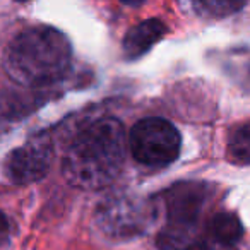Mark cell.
I'll list each match as a JSON object with an SVG mask.
<instances>
[{"instance_id": "8992f818", "label": "cell", "mask_w": 250, "mask_h": 250, "mask_svg": "<svg viewBox=\"0 0 250 250\" xmlns=\"http://www.w3.org/2000/svg\"><path fill=\"white\" fill-rule=\"evenodd\" d=\"M208 199V190L197 182H184L165 192L168 225L197 226L199 216Z\"/></svg>"}, {"instance_id": "5b68a950", "label": "cell", "mask_w": 250, "mask_h": 250, "mask_svg": "<svg viewBox=\"0 0 250 250\" xmlns=\"http://www.w3.org/2000/svg\"><path fill=\"white\" fill-rule=\"evenodd\" d=\"M53 160V146L48 137H33L14 149L5 161V175L16 185H28L46 177Z\"/></svg>"}, {"instance_id": "3957f363", "label": "cell", "mask_w": 250, "mask_h": 250, "mask_svg": "<svg viewBox=\"0 0 250 250\" xmlns=\"http://www.w3.org/2000/svg\"><path fill=\"white\" fill-rule=\"evenodd\" d=\"M180 134L171 122L151 117L139 120L130 130L129 146L134 158L147 167H168L180 153Z\"/></svg>"}, {"instance_id": "7a4b0ae2", "label": "cell", "mask_w": 250, "mask_h": 250, "mask_svg": "<svg viewBox=\"0 0 250 250\" xmlns=\"http://www.w3.org/2000/svg\"><path fill=\"white\" fill-rule=\"evenodd\" d=\"M70 43L53 28H29L5 50V70L24 86H43L62 79L70 65Z\"/></svg>"}, {"instance_id": "52a82bcc", "label": "cell", "mask_w": 250, "mask_h": 250, "mask_svg": "<svg viewBox=\"0 0 250 250\" xmlns=\"http://www.w3.org/2000/svg\"><path fill=\"white\" fill-rule=\"evenodd\" d=\"M165 24L158 19H147L141 24L134 26L124 38V53L127 59H137L143 57L147 50L156 42H160L161 36L165 35Z\"/></svg>"}, {"instance_id": "4fadbf2b", "label": "cell", "mask_w": 250, "mask_h": 250, "mask_svg": "<svg viewBox=\"0 0 250 250\" xmlns=\"http://www.w3.org/2000/svg\"><path fill=\"white\" fill-rule=\"evenodd\" d=\"M7 236H9V223L5 219V216L0 212V245L7 240Z\"/></svg>"}, {"instance_id": "9c48e42d", "label": "cell", "mask_w": 250, "mask_h": 250, "mask_svg": "<svg viewBox=\"0 0 250 250\" xmlns=\"http://www.w3.org/2000/svg\"><path fill=\"white\" fill-rule=\"evenodd\" d=\"M208 229L211 240L228 243V245H233L235 242H238L243 233L242 223L231 212H219V214L212 216L208 225Z\"/></svg>"}, {"instance_id": "ba28073f", "label": "cell", "mask_w": 250, "mask_h": 250, "mask_svg": "<svg viewBox=\"0 0 250 250\" xmlns=\"http://www.w3.org/2000/svg\"><path fill=\"white\" fill-rule=\"evenodd\" d=\"M199 242L197 226L187 225H168L158 236L161 250H190Z\"/></svg>"}, {"instance_id": "6da1fadb", "label": "cell", "mask_w": 250, "mask_h": 250, "mask_svg": "<svg viewBox=\"0 0 250 250\" xmlns=\"http://www.w3.org/2000/svg\"><path fill=\"white\" fill-rule=\"evenodd\" d=\"M124 161V127L117 118L104 117L77 132L63 153L62 173L74 187L100 190L118 177Z\"/></svg>"}, {"instance_id": "8fae6325", "label": "cell", "mask_w": 250, "mask_h": 250, "mask_svg": "<svg viewBox=\"0 0 250 250\" xmlns=\"http://www.w3.org/2000/svg\"><path fill=\"white\" fill-rule=\"evenodd\" d=\"M195 11L202 16L209 18H226L233 12L243 7V2H228V0H206V2H195Z\"/></svg>"}, {"instance_id": "277c9868", "label": "cell", "mask_w": 250, "mask_h": 250, "mask_svg": "<svg viewBox=\"0 0 250 250\" xmlns=\"http://www.w3.org/2000/svg\"><path fill=\"white\" fill-rule=\"evenodd\" d=\"M153 219V211L143 199L130 195L110 197L100 204L96 221L101 231L111 238H130L143 235Z\"/></svg>"}, {"instance_id": "30bf717a", "label": "cell", "mask_w": 250, "mask_h": 250, "mask_svg": "<svg viewBox=\"0 0 250 250\" xmlns=\"http://www.w3.org/2000/svg\"><path fill=\"white\" fill-rule=\"evenodd\" d=\"M229 160L238 165H250V124L235 130L228 143Z\"/></svg>"}, {"instance_id": "7c38bea8", "label": "cell", "mask_w": 250, "mask_h": 250, "mask_svg": "<svg viewBox=\"0 0 250 250\" xmlns=\"http://www.w3.org/2000/svg\"><path fill=\"white\" fill-rule=\"evenodd\" d=\"M190 250H238V249L233 245H228V243H221V242H216V240L208 238L195 243Z\"/></svg>"}]
</instances>
